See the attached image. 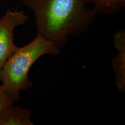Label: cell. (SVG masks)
Wrapping results in <instances>:
<instances>
[{
	"mask_svg": "<svg viewBox=\"0 0 125 125\" xmlns=\"http://www.w3.org/2000/svg\"><path fill=\"white\" fill-rule=\"evenodd\" d=\"M14 100L0 85V118L5 112L13 105Z\"/></svg>",
	"mask_w": 125,
	"mask_h": 125,
	"instance_id": "52a82bcc",
	"label": "cell"
},
{
	"mask_svg": "<svg viewBox=\"0 0 125 125\" xmlns=\"http://www.w3.org/2000/svg\"><path fill=\"white\" fill-rule=\"evenodd\" d=\"M28 19L23 10L10 9L0 18V70L18 47L14 43V30L24 25Z\"/></svg>",
	"mask_w": 125,
	"mask_h": 125,
	"instance_id": "3957f363",
	"label": "cell"
},
{
	"mask_svg": "<svg viewBox=\"0 0 125 125\" xmlns=\"http://www.w3.org/2000/svg\"><path fill=\"white\" fill-rule=\"evenodd\" d=\"M31 116L29 109L13 105L0 118V125H34Z\"/></svg>",
	"mask_w": 125,
	"mask_h": 125,
	"instance_id": "5b68a950",
	"label": "cell"
},
{
	"mask_svg": "<svg viewBox=\"0 0 125 125\" xmlns=\"http://www.w3.org/2000/svg\"><path fill=\"white\" fill-rule=\"evenodd\" d=\"M60 53V49L52 42L37 34L31 42L18 47L0 70L1 85L14 101L19 100L21 91L32 86L29 78L32 65L42 56Z\"/></svg>",
	"mask_w": 125,
	"mask_h": 125,
	"instance_id": "7a4b0ae2",
	"label": "cell"
},
{
	"mask_svg": "<svg viewBox=\"0 0 125 125\" xmlns=\"http://www.w3.org/2000/svg\"><path fill=\"white\" fill-rule=\"evenodd\" d=\"M113 42L118 53L112 59L115 75V86L120 93L125 92V31L119 30L113 36Z\"/></svg>",
	"mask_w": 125,
	"mask_h": 125,
	"instance_id": "277c9868",
	"label": "cell"
},
{
	"mask_svg": "<svg viewBox=\"0 0 125 125\" xmlns=\"http://www.w3.org/2000/svg\"><path fill=\"white\" fill-rule=\"evenodd\" d=\"M87 4H93L97 14L114 15L125 7V0H87Z\"/></svg>",
	"mask_w": 125,
	"mask_h": 125,
	"instance_id": "8992f818",
	"label": "cell"
},
{
	"mask_svg": "<svg viewBox=\"0 0 125 125\" xmlns=\"http://www.w3.org/2000/svg\"><path fill=\"white\" fill-rule=\"evenodd\" d=\"M33 12L38 33L59 49L85 33L97 15L87 0H22Z\"/></svg>",
	"mask_w": 125,
	"mask_h": 125,
	"instance_id": "6da1fadb",
	"label": "cell"
}]
</instances>
